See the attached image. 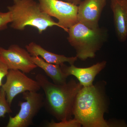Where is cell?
<instances>
[{
    "label": "cell",
    "instance_id": "obj_1",
    "mask_svg": "<svg viewBox=\"0 0 127 127\" xmlns=\"http://www.w3.org/2000/svg\"><path fill=\"white\" fill-rule=\"evenodd\" d=\"M35 79L45 93L46 111L58 121L71 119L75 98L82 87L80 83L71 79L65 84L58 85L41 73L36 75Z\"/></svg>",
    "mask_w": 127,
    "mask_h": 127
},
{
    "label": "cell",
    "instance_id": "obj_2",
    "mask_svg": "<svg viewBox=\"0 0 127 127\" xmlns=\"http://www.w3.org/2000/svg\"><path fill=\"white\" fill-rule=\"evenodd\" d=\"M106 102L99 86L82 87L76 96L72 109L74 119L84 127H108L105 120Z\"/></svg>",
    "mask_w": 127,
    "mask_h": 127
},
{
    "label": "cell",
    "instance_id": "obj_3",
    "mask_svg": "<svg viewBox=\"0 0 127 127\" xmlns=\"http://www.w3.org/2000/svg\"><path fill=\"white\" fill-rule=\"evenodd\" d=\"M13 4L7 7L11 15V27L14 30L23 31L27 26L36 28L41 34L48 28L60 27L51 17L41 9L35 0H13Z\"/></svg>",
    "mask_w": 127,
    "mask_h": 127
},
{
    "label": "cell",
    "instance_id": "obj_4",
    "mask_svg": "<svg viewBox=\"0 0 127 127\" xmlns=\"http://www.w3.org/2000/svg\"><path fill=\"white\" fill-rule=\"evenodd\" d=\"M67 32L68 42L75 49L76 56L82 61L94 58L107 36L104 29H91L79 22L70 28Z\"/></svg>",
    "mask_w": 127,
    "mask_h": 127
},
{
    "label": "cell",
    "instance_id": "obj_5",
    "mask_svg": "<svg viewBox=\"0 0 127 127\" xmlns=\"http://www.w3.org/2000/svg\"><path fill=\"white\" fill-rule=\"evenodd\" d=\"M25 101L20 102L19 112L10 116L6 127H28L32 125L34 117L44 107V96L37 92L27 91L22 93Z\"/></svg>",
    "mask_w": 127,
    "mask_h": 127
},
{
    "label": "cell",
    "instance_id": "obj_6",
    "mask_svg": "<svg viewBox=\"0 0 127 127\" xmlns=\"http://www.w3.org/2000/svg\"><path fill=\"white\" fill-rule=\"evenodd\" d=\"M41 10L51 17L57 18L60 28L67 32L78 22V6L60 0H38Z\"/></svg>",
    "mask_w": 127,
    "mask_h": 127
},
{
    "label": "cell",
    "instance_id": "obj_7",
    "mask_svg": "<svg viewBox=\"0 0 127 127\" xmlns=\"http://www.w3.org/2000/svg\"><path fill=\"white\" fill-rule=\"evenodd\" d=\"M6 81L1 87L4 89L7 102L11 105L17 95L27 91L38 92L41 88L36 80H33L19 70H9Z\"/></svg>",
    "mask_w": 127,
    "mask_h": 127
},
{
    "label": "cell",
    "instance_id": "obj_8",
    "mask_svg": "<svg viewBox=\"0 0 127 127\" xmlns=\"http://www.w3.org/2000/svg\"><path fill=\"white\" fill-rule=\"evenodd\" d=\"M0 59L9 70H19L25 73L37 67L27 50L18 45H11L7 49L0 47Z\"/></svg>",
    "mask_w": 127,
    "mask_h": 127
},
{
    "label": "cell",
    "instance_id": "obj_9",
    "mask_svg": "<svg viewBox=\"0 0 127 127\" xmlns=\"http://www.w3.org/2000/svg\"><path fill=\"white\" fill-rule=\"evenodd\" d=\"M107 0H84L78 6V22L91 29L99 27L98 22Z\"/></svg>",
    "mask_w": 127,
    "mask_h": 127
},
{
    "label": "cell",
    "instance_id": "obj_10",
    "mask_svg": "<svg viewBox=\"0 0 127 127\" xmlns=\"http://www.w3.org/2000/svg\"><path fill=\"white\" fill-rule=\"evenodd\" d=\"M106 63V62L103 61L86 68H79L74 65L67 66L64 63L60 66L62 71L67 77L74 76L82 86L87 87L93 85L95 77L105 67Z\"/></svg>",
    "mask_w": 127,
    "mask_h": 127
},
{
    "label": "cell",
    "instance_id": "obj_11",
    "mask_svg": "<svg viewBox=\"0 0 127 127\" xmlns=\"http://www.w3.org/2000/svg\"><path fill=\"white\" fill-rule=\"evenodd\" d=\"M115 30L119 41L127 38V0H111Z\"/></svg>",
    "mask_w": 127,
    "mask_h": 127
},
{
    "label": "cell",
    "instance_id": "obj_12",
    "mask_svg": "<svg viewBox=\"0 0 127 127\" xmlns=\"http://www.w3.org/2000/svg\"><path fill=\"white\" fill-rule=\"evenodd\" d=\"M26 48L32 56L40 57L47 62L53 64L61 65L67 62L70 65H74L78 59L76 56L69 57L50 52L34 42L26 46Z\"/></svg>",
    "mask_w": 127,
    "mask_h": 127
},
{
    "label": "cell",
    "instance_id": "obj_13",
    "mask_svg": "<svg viewBox=\"0 0 127 127\" xmlns=\"http://www.w3.org/2000/svg\"><path fill=\"white\" fill-rule=\"evenodd\" d=\"M32 59L37 67L44 71L48 76L52 80L53 83L58 85L66 83L68 77L62 71L60 65L47 62L39 56H32Z\"/></svg>",
    "mask_w": 127,
    "mask_h": 127
},
{
    "label": "cell",
    "instance_id": "obj_14",
    "mask_svg": "<svg viewBox=\"0 0 127 127\" xmlns=\"http://www.w3.org/2000/svg\"><path fill=\"white\" fill-rule=\"evenodd\" d=\"M11 105L6 99V94L4 89L0 88V118H4L7 113H12Z\"/></svg>",
    "mask_w": 127,
    "mask_h": 127
},
{
    "label": "cell",
    "instance_id": "obj_15",
    "mask_svg": "<svg viewBox=\"0 0 127 127\" xmlns=\"http://www.w3.org/2000/svg\"><path fill=\"white\" fill-rule=\"evenodd\" d=\"M81 126V124L74 118L60 121L59 123L52 120L48 122L46 125V127H79Z\"/></svg>",
    "mask_w": 127,
    "mask_h": 127
},
{
    "label": "cell",
    "instance_id": "obj_16",
    "mask_svg": "<svg viewBox=\"0 0 127 127\" xmlns=\"http://www.w3.org/2000/svg\"><path fill=\"white\" fill-rule=\"evenodd\" d=\"M11 15L10 12H0V31L6 30L8 24L11 23Z\"/></svg>",
    "mask_w": 127,
    "mask_h": 127
},
{
    "label": "cell",
    "instance_id": "obj_17",
    "mask_svg": "<svg viewBox=\"0 0 127 127\" xmlns=\"http://www.w3.org/2000/svg\"><path fill=\"white\" fill-rule=\"evenodd\" d=\"M9 70L6 66L0 59V88L2 84V79L6 76Z\"/></svg>",
    "mask_w": 127,
    "mask_h": 127
},
{
    "label": "cell",
    "instance_id": "obj_18",
    "mask_svg": "<svg viewBox=\"0 0 127 127\" xmlns=\"http://www.w3.org/2000/svg\"><path fill=\"white\" fill-rule=\"evenodd\" d=\"M65 0L66 1H67V2H71L72 4L77 5L81 2L82 0Z\"/></svg>",
    "mask_w": 127,
    "mask_h": 127
}]
</instances>
